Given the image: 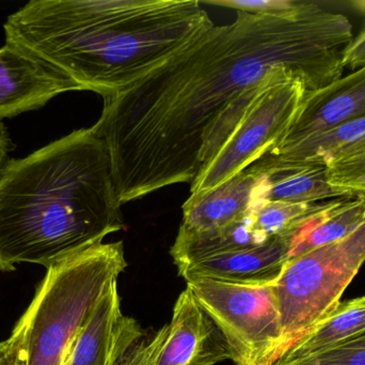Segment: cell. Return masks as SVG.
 <instances>
[{"label": "cell", "mask_w": 365, "mask_h": 365, "mask_svg": "<svg viewBox=\"0 0 365 365\" xmlns=\"http://www.w3.org/2000/svg\"><path fill=\"white\" fill-rule=\"evenodd\" d=\"M365 137V116L287 147L277 148L255 163L264 165H323L339 150Z\"/></svg>", "instance_id": "obj_18"}, {"label": "cell", "mask_w": 365, "mask_h": 365, "mask_svg": "<svg viewBox=\"0 0 365 365\" xmlns=\"http://www.w3.org/2000/svg\"><path fill=\"white\" fill-rule=\"evenodd\" d=\"M17 334L13 330L8 340L0 342V365H15Z\"/></svg>", "instance_id": "obj_24"}, {"label": "cell", "mask_w": 365, "mask_h": 365, "mask_svg": "<svg viewBox=\"0 0 365 365\" xmlns=\"http://www.w3.org/2000/svg\"><path fill=\"white\" fill-rule=\"evenodd\" d=\"M267 192L265 176L246 169L203 194L190 195L182 207L179 233H202L232 224L267 201Z\"/></svg>", "instance_id": "obj_12"}, {"label": "cell", "mask_w": 365, "mask_h": 365, "mask_svg": "<svg viewBox=\"0 0 365 365\" xmlns=\"http://www.w3.org/2000/svg\"><path fill=\"white\" fill-rule=\"evenodd\" d=\"M11 149L10 136L4 124L0 121V171L8 162V154Z\"/></svg>", "instance_id": "obj_25"}, {"label": "cell", "mask_w": 365, "mask_h": 365, "mask_svg": "<svg viewBox=\"0 0 365 365\" xmlns=\"http://www.w3.org/2000/svg\"><path fill=\"white\" fill-rule=\"evenodd\" d=\"M364 331L365 296H362L341 302L334 312L291 343L272 364L294 361L322 353Z\"/></svg>", "instance_id": "obj_16"}, {"label": "cell", "mask_w": 365, "mask_h": 365, "mask_svg": "<svg viewBox=\"0 0 365 365\" xmlns=\"http://www.w3.org/2000/svg\"><path fill=\"white\" fill-rule=\"evenodd\" d=\"M297 229L257 248L197 261L179 270V274L185 281L203 278L247 286L274 285L289 261Z\"/></svg>", "instance_id": "obj_13"}, {"label": "cell", "mask_w": 365, "mask_h": 365, "mask_svg": "<svg viewBox=\"0 0 365 365\" xmlns=\"http://www.w3.org/2000/svg\"><path fill=\"white\" fill-rule=\"evenodd\" d=\"M319 204L263 201L252 211L253 226L267 239L284 235L297 229L317 209Z\"/></svg>", "instance_id": "obj_20"}, {"label": "cell", "mask_w": 365, "mask_h": 365, "mask_svg": "<svg viewBox=\"0 0 365 365\" xmlns=\"http://www.w3.org/2000/svg\"><path fill=\"white\" fill-rule=\"evenodd\" d=\"M325 166L332 188L346 196L365 195V137L332 154Z\"/></svg>", "instance_id": "obj_19"}, {"label": "cell", "mask_w": 365, "mask_h": 365, "mask_svg": "<svg viewBox=\"0 0 365 365\" xmlns=\"http://www.w3.org/2000/svg\"><path fill=\"white\" fill-rule=\"evenodd\" d=\"M214 26L197 0H31L8 16L4 29L6 43L106 98Z\"/></svg>", "instance_id": "obj_2"}, {"label": "cell", "mask_w": 365, "mask_h": 365, "mask_svg": "<svg viewBox=\"0 0 365 365\" xmlns=\"http://www.w3.org/2000/svg\"><path fill=\"white\" fill-rule=\"evenodd\" d=\"M186 283L227 340L234 364L272 365L282 349L272 285L247 286L203 278Z\"/></svg>", "instance_id": "obj_7"}, {"label": "cell", "mask_w": 365, "mask_h": 365, "mask_svg": "<svg viewBox=\"0 0 365 365\" xmlns=\"http://www.w3.org/2000/svg\"><path fill=\"white\" fill-rule=\"evenodd\" d=\"M128 267L123 242L100 244L47 269L14 327L15 365H63L107 285Z\"/></svg>", "instance_id": "obj_4"}, {"label": "cell", "mask_w": 365, "mask_h": 365, "mask_svg": "<svg viewBox=\"0 0 365 365\" xmlns=\"http://www.w3.org/2000/svg\"><path fill=\"white\" fill-rule=\"evenodd\" d=\"M364 223L365 195L321 201L296 229L289 259L339 241L357 231Z\"/></svg>", "instance_id": "obj_14"}, {"label": "cell", "mask_w": 365, "mask_h": 365, "mask_svg": "<svg viewBox=\"0 0 365 365\" xmlns=\"http://www.w3.org/2000/svg\"><path fill=\"white\" fill-rule=\"evenodd\" d=\"M145 339V330L138 321L122 313L115 279L75 338L63 365H122Z\"/></svg>", "instance_id": "obj_9"}, {"label": "cell", "mask_w": 365, "mask_h": 365, "mask_svg": "<svg viewBox=\"0 0 365 365\" xmlns=\"http://www.w3.org/2000/svg\"><path fill=\"white\" fill-rule=\"evenodd\" d=\"M263 174L267 181V201L295 204L321 203L328 199L349 197L328 184L323 165H264L249 169Z\"/></svg>", "instance_id": "obj_17"}, {"label": "cell", "mask_w": 365, "mask_h": 365, "mask_svg": "<svg viewBox=\"0 0 365 365\" xmlns=\"http://www.w3.org/2000/svg\"><path fill=\"white\" fill-rule=\"evenodd\" d=\"M364 261L365 223L347 237L285 264L272 285L282 329L281 353L340 306Z\"/></svg>", "instance_id": "obj_5"}, {"label": "cell", "mask_w": 365, "mask_h": 365, "mask_svg": "<svg viewBox=\"0 0 365 365\" xmlns=\"http://www.w3.org/2000/svg\"><path fill=\"white\" fill-rule=\"evenodd\" d=\"M231 358L225 336L186 287L170 323L141 341L122 365H216Z\"/></svg>", "instance_id": "obj_8"}, {"label": "cell", "mask_w": 365, "mask_h": 365, "mask_svg": "<svg viewBox=\"0 0 365 365\" xmlns=\"http://www.w3.org/2000/svg\"><path fill=\"white\" fill-rule=\"evenodd\" d=\"M307 91L304 79L293 71L279 69L268 75L231 134L191 182L190 195L225 184L272 151L295 121Z\"/></svg>", "instance_id": "obj_6"}, {"label": "cell", "mask_w": 365, "mask_h": 365, "mask_svg": "<svg viewBox=\"0 0 365 365\" xmlns=\"http://www.w3.org/2000/svg\"><path fill=\"white\" fill-rule=\"evenodd\" d=\"M269 240L255 231L251 211L245 218L220 229L195 234L178 233L170 254L178 270H181L204 259L257 248Z\"/></svg>", "instance_id": "obj_15"}, {"label": "cell", "mask_w": 365, "mask_h": 365, "mask_svg": "<svg viewBox=\"0 0 365 365\" xmlns=\"http://www.w3.org/2000/svg\"><path fill=\"white\" fill-rule=\"evenodd\" d=\"M106 144L73 131L0 171V271L46 269L125 229Z\"/></svg>", "instance_id": "obj_3"}, {"label": "cell", "mask_w": 365, "mask_h": 365, "mask_svg": "<svg viewBox=\"0 0 365 365\" xmlns=\"http://www.w3.org/2000/svg\"><path fill=\"white\" fill-rule=\"evenodd\" d=\"M79 91L68 75L6 43L0 49V119L44 106L58 94Z\"/></svg>", "instance_id": "obj_10"}, {"label": "cell", "mask_w": 365, "mask_h": 365, "mask_svg": "<svg viewBox=\"0 0 365 365\" xmlns=\"http://www.w3.org/2000/svg\"><path fill=\"white\" fill-rule=\"evenodd\" d=\"M292 0H222V1H206V4L212 6H225V8L235 9L236 11L248 13H259V14H269V13L280 12L291 4Z\"/></svg>", "instance_id": "obj_23"}, {"label": "cell", "mask_w": 365, "mask_h": 365, "mask_svg": "<svg viewBox=\"0 0 365 365\" xmlns=\"http://www.w3.org/2000/svg\"><path fill=\"white\" fill-rule=\"evenodd\" d=\"M351 6L361 17L362 27L343 51V64L356 70L365 64V0H353Z\"/></svg>", "instance_id": "obj_22"}, {"label": "cell", "mask_w": 365, "mask_h": 365, "mask_svg": "<svg viewBox=\"0 0 365 365\" xmlns=\"http://www.w3.org/2000/svg\"><path fill=\"white\" fill-rule=\"evenodd\" d=\"M364 116L365 64L326 87L307 91L295 121L274 149L294 145Z\"/></svg>", "instance_id": "obj_11"}, {"label": "cell", "mask_w": 365, "mask_h": 365, "mask_svg": "<svg viewBox=\"0 0 365 365\" xmlns=\"http://www.w3.org/2000/svg\"><path fill=\"white\" fill-rule=\"evenodd\" d=\"M272 365H365V331L322 353Z\"/></svg>", "instance_id": "obj_21"}, {"label": "cell", "mask_w": 365, "mask_h": 365, "mask_svg": "<svg viewBox=\"0 0 365 365\" xmlns=\"http://www.w3.org/2000/svg\"><path fill=\"white\" fill-rule=\"evenodd\" d=\"M354 26L347 15L314 2L280 12L237 11L235 21L199 40L128 89L104 98L92 128L108 150L124 204L179 184L202 167L208 133L242 94L287 69L315 91L342 77Z\"/></svg>", "instance_id": "obj_1"}]
</instances>
